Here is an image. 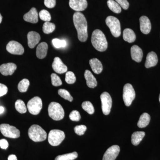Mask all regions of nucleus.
Masks as SVG:
<instances>
[{"label":"nucleus","instance_id":"ea45409f","mask_svg":"<svg viewBox=\"0 0 160 160\" xmlns=\"http://www.w3.org/2000/svg\"><path fill=\"white\" fill-rule=\"evenodd\" d=\"M123 9L126 10L129 8V3L127 0H115Z\"/></svg>","mask_w":160,"mask_h":160},{"label":"nucleus","instance_id":"2f4dec72","mask_svg":"<svg viewBox=\"0 0 160 160\" xmlns=\"http://www.w3.org/2000/svg\"><path fill=\"white\" fill-rule=\"evenodd\" d=\"M82 106L83 109L87 112L89 114H92L94 113L95 111L94 107L89 101L83 102Z\"/></svg>","mask_w":160,"mask_h":160},{"label":"nucleus","instance_id":"9d476101","mask_svg":"<svg viewBox=\"0 0 160 160\" xmlns=\"http://www.w3.org/2000/svg\"><path fill=\"white\" fill-rule=\"evenodd\" d=\"M102 108L103 113L106 115H109L112 106V99L110 94L108 92H105L100 96Z\"/></svg>","mask_w":160,"mask_h":160},{"label":"nucleus","instance_id":"a211bd4d","mask_svg":"<svg viewBox=\"0 0 160 160\" xmlns=\"http://www.w3.org/2000/svg\"><path fill=\"white\" fill-rule=\"evenodd\" d=\"M23 18L26 22L31 23H37L38 22V14L35 8H32L29 12L25 14Z\"/></svg>","mask_w":160,"mask_h":160},{"label":"nucleus","instance_id":"a19ab883","mask_svg":"<svg viewBox=\"0 0 160 160\" xmlns=\"http://www.w3.org/2000/svg\"><path fill=\"white\" fill-rule=\"evenodd\" d=\"M44 4L47 8H54L56 6V0H44Z\"/></svg>","mask_w":160,"mask_h":160},{"label":"nucleus","instance_id":"f704fd0d","mask_svg":"<svg viewBox=\"0 0 160 160\" xmlns=\"http://www.w3.org/2000/svg\"><path fill=\"white\" fill-rule=\"evenodd\" d=\"M52 45L56 48L59 49L60 48H64L66 47L67 43L64 40H60L58 38L53 39L52 40Z\"/></svg>","mask_w":160,"mask_h":160},{"label":"nucleus","instance_id":"2eb2a0df","mask_svg":"<svg viewBox=\"0 0 160 160\" xmlns=\"http://www.w3.org/2000/svg\"><path fill=\"white\" fill-rule=\"evenodd\" d=\"M139 20L141 32L144 34H149L151 29V24L149 18L143 16L140 18Z\"/></svg>","mask_w":160,"mask_h":160},{"label":"nucleus","instance_id":"c9c22d12","mask_svg":"<svg viewBox=\"0 0 160 160\" xmlns=\"http://www.w3.org/2000/svg\"><path fill=\"white\" fill-rule=\"evenodd\" d=\"M65 81L69 84H72L75 82L76 78L73 72L71 71L67 72L66 74Z\"/></svg>","mask_w":160,"mask_h":160},{"label":"nucleus","instance_id":"e433bc0d","mask_svg":"<svg viewBox=\"0 0 160 160\" xmlns=\"http://www.w3.org/2000/svg\"><path fill=\"white\" fill-rule=\"evenodd\" d=\"M52 84L54 86H61L62 84V80L55 73H52L51 75Z\"/></svg>","mask_w":160,"mask_h":160},{"label":"nucleus","instance_id":"423d86ee","mask_svg":"<svg viewBox=\"0 0 160 160\" xmlns=\"http://www.w3.org/2000/svg\"><path fill=\"white\" fill-rule=\"evenodd\" d=\"M65 138L64 132L58 129H52L49 132L48 142L52 146H59Z\"/></svg>","mask_w":160,"mask_h":160},{"label":"nucleus","instance_id":"72a5a7b5","mask_svg":"<svg viewBox=\"0 0 160 160\" xmlns=\"http://www.w3.org/2000/svg\"><path fill=\"white\" fill-rule=\"evenodd\" d=\"M39 16L41 20L46 22H49L51 19L50 13L47 10L43 9L41 10L39 13Z\"/></svg>","mask_w":160,"mask_h":160},{"label":"nucleus","instance_id":"cd10ccee","mask_svg":"<svg viewBox=\"0 0 160 160\" xmlns=\"http://www.w3.org/2000/svg\"><path fill=\"white\" fill-rule=\"evenodd\" d=\"M78 154L76 152L59 155L55 158V160H74L78 158Z\"/></svg>","mask_w":160,"mask_h":160},{"label":"nucleus","instance_id":"49530a36","mask_svg":"<svg viewBox=\"0 0 160 160\" xmlns=\"http://www.w3.org/2000/svg\"><path fill=\"white\" fill-rule=\"evenodd\" d=\"M2 15L0 13V24L2 22Z\"/></svg>","mask_w":160,"mask_h":160},{"label":"nucleus","instance_id":"dca6fc26","mask_svg":"<svg viewBox=\"0 0 160 160\" xmlns=\"http://www.w3.org/2000/svg\"><path fill=\"white\" fill-rule=\"evenodd\" d=\"M28 46L31 49H33L40 42L41 37L36 32L30 31L27 34Z\"/></svg>","mask_w":160,"mask_h":160},{"label":"nucleus","instance_id":"7c9ffc66","mask_svg":"<svg viewBox=\"0 0 160 160\" xmlns=\"http://www.w3.org/2000/svg\"><path fill=\"white\" fill-rule=\"evenodd\" d=\"M15 107L16 109L20 113H26L27 111V108H26V105L22 100H18L16 102Z\"/></svg>","mask_w":160,"mask_h":160},{"label":"nucleus","instance_id":"7ed1b4c3","mask_svg":"<svg viewBox=\"0 0 160 160\" xmlns=\"http://www.w3.org/2000/svg\"><path fill=\"white\" fill-rule=\"evenodd\" d=\"M28 135L32 141L41 142L45 141L47 138V133L41 126L37 125H32L28 130Z\"/></svg>","mask_w":160,"mask_h":160},{"label":"nucleus","instance_id":"a18cd8bd","mask_svg":"<svg viewBox=\"0 0 160 160\" xmlns=\"http://www.w3.org/2000/svg\"><path fill=\"white\" fill-rule=\"evenodd\" d=\"M5 110L4 107L3 106H0V114H2Z\"/></svg>","mask_w":160,"mask_h":160},{"label":"nucleus","instance_id":"6ab92c4d","mask_svg":"<svg viewBox=\"0 0 160 160\" xmlns=\"http://www.w3.org/2000/svg\"><path fill=\"white\" fill-rule=\"evenodd\" d=\"M131 56L133 61L140 62L143 58L142 50L138 46L134 45L131 48Z\"/></svg>","mask_w":160,"mask_h":160},{"label":"nucleus","instance_id":"c85d7f7f","mask_svg":"<svg viewBox=\"0 0 160 160\" xmlns=\"http://www.w3.org/2000/svg\"><path fill=\"white\" fill-rule=\"evenodd\" d=\"M29 81L27 79H23L20 81L18 85V89L19 91L21 92H26L29 88Z\"/></svg>","mask_w":160,"mask_h":160},{"label":"nucleus","instance_id":"5701e85b","mask_svg":"<svg viewBox=\"0 0 160 160\" xmlns=\"http://www.w3.org/2000/svg\"><path fill=\"white\" fill-rule=\"evenodd\" d=\"M89 65L92 71L96 74H100L103 70L102 63L97 58H92L89 61Z\"/></svg>","mask_w":160,"mask_h":160},{"label":"nucleus","instance_id":"f03ea898","mask_svg":"<svg viewBox=\"0 0 160 160\" xmlns=\"http://www.w3.org/2000/svg\"><path fill=\"white\" fill-rule=\"evenodd\" d=\"M91 42L98 51L104 52L108 48V42L106 36L100 29H96L92 32Z\"/></svg>","mask_w":160,"mask_h":160},{"label":"nucleus","instance_id":"4468645a","mask_svg":"<svg viewBox=\"0 0 160 160\" xmlns=\"http://www.w3.org/2000/svg\"><path fill=\"white\" fill-rule=\"evenodd\" d=\"M52 68L55 72L59 74L65 73L68 70L67 66L58 57L54 58V61L52 64Z\"/></svg>","mask_w":160,"mask_h":160},{"label":"nucleus","instance_id":"393cba45","mask_svg":"<svg viewBox=\"0 0 160 160\" xmlns=\"http://www.w3.org/2000/svg\"><path fill=\"white\" fill-rule=\"evenodd\" d=\"M145 136L143 131H137L133 132L131 136V142L134 146H138L142 140Z\"/></svg>","mask_w":160,"mask_h":160},{"label":"nucleus","instance_id":"0eeeda50","mask_svg":"<svg viewBox=\"0 0 160 160\" xmlns=\"http://www.w3.org/2000/svg\"><path fill=\"white\" fill-rule=\"evenodd\" d=\"M0 131L6 137L17 138L20 136L19 130L13 126L9 124H2L0 125Z\"/></svg>","mask_w":160,"mask_h":160},{"label":"nucleus","instance_id":"20e7f679","mask_svg":"<svg viewBox=\"0 0 160 160\" xmlns=\"http://www.w3.org/2000/svg\"><path fill=\"white\" fill-rule=\"evenodd\" d=\"M49 116L55 121L62 120L65 116V112L59 103L52 102L48 107Z\"/></svg>","mask_w":160,"mask_h":160},{"label":"nucleus","instance_id":"4c0bfd02","mask_svg":"<svg viewBox=\"0 0 160 160\" xmlns=\"http://www.w3.org/2000/svg\"><path fill=\"white\" fill-rule=\"evenodd\" d=\"M87 127L85 125H80L75 126L74 128L75 132L78 135H82L86 132Z\"/></svg>","mask_w":160,"mask_h":160},{"label":"nucleus","instance_id":"39448f33","mask_svg":"<svg viewBox=\"0 0 160 160\" xmlns=\"http://www.w3.org/2000/svg\"><path fill=\"white\" fill-rule=\"evenodd\" d=\"M106 22L113 36L118 38L121 35V24L119 20L117 18L113 16H108L106 18Z\"/></svg>","mask_w":160,"mask_h":160},{"label":"nucleus","instance_id":"b1692460","mask_svg":"<svg viewBox=\"0 0 160 160\" xmlns=\"http://www.w3.org/2000/svg\"><path fill=\"white\" fill-rule=\"evenodd\" d=\"M123 38L124 41L129 43L133 42L136 38L134 31L129 28L126 29L123 31Z\"/></svg>","mask_w":160,"mask_h":160},{"label":"nucleus","instance_id":"4be33fe9","mask_svg":"<svg viewBox=\"0 0 160 160\" xmlns=\"http://www.w3.org/2000/svg\"><path fill=\"white\" fill-rule=\"evenodd\" d=\"M48 46L45 42L40 43L36 49V55L39 59L44 58L47 55Z\"/></svg>","mask_w":160,"mask_h":160},{"label":"nucleus","instance_id":"1a4fd4ad","mask_svg":"<svg viewBox=\"0 0 160 160\" xmlns=\"http://www.w3.org/2000/svg\"><path fill=\"white\" fill-rule=\"evenodd\" d=\"M28 111L32 115H38L42 108V102L41 98L35 97L29 100L27 103Z\"/></svg>","mask_w":160,"mask_h":160},{"label":"nucleus","instance_id":"37998d69","mask_svg":"<svg viewBox=\"0 0 160 160\" xmlns=\"http://www.w3.org/2000/svg\"><path fill=\"white\" fill-rule=\"evenodd\" d=\"M8 146H9V143L7 140L5 139L0 140V147L2 149H7Z\"/></svg>","mask_w":160,"mask_h":160},{"label":"nucleus","instance_id":"f3484780","mask_svg":"<svg viewBox=\"0 0 160 160\" xmlns=\"http://www.w3.org/2000/svg\"><path fill=\"white\" fill-rule=\"evenodd\" d=\"M16 65L13 63L2 64L0 66V72L3 75H12L16 70Z\"/></svg>","mask_w":160,"mask_h":160},{"label":"nucleus","instance_id":"a878e982","mask_svg":"<svg viewBox=\"0 0 160 160\" xmlns=\"http://www.w3.org/2000/svg\"><path fill=\"white\" fill-rule=\"evenodd\" d=\"M150 121V116L148 113H143L140 117L138 123V127L140 128H145L149 123Z\"/></svg>","mask_w":160,"mask_h":160},{"label":"nucleus","instance_id":"473e14b6","mask_svg":"<svg viewBox=\"0 0 160 160\" xmlns=\"http://www.w3.org/2000/svg\"><path fill=\"white\" fill-rule=\"evenodd\" d=\"M58 93L61 97L65 99L68 100L69 102H72L73 100V98L72 97L70 93L66 89H60L58 91Z\"/></svg>","mask_w":160,"mask_h":160},{"label":"nucleus","instance_id":"f8f14e48","mask_svg":"<svg viewBox=\"0 0 160 160\" xmlns=\"http://www.w3.org/2000/svg\"><path fill=\"white\" fill-rule=\"evenodd\" d=\"M120 151V147L114 145L107 149L103 156L102 160H115Z\"/></svg>","mask_w":160,"mask_h":160},{"label":"nucleus","instance_id":"ddd939ff","mask_svg":"<svg viewBox=\"0 0 160 160\" xmlns=\"http://www.w3.org/2000/svg\"><path fill=\"white\" fill-rule=\"evenodd\" d=\"M69 5L70 8L75 11H84L88 6L86 0H69Z\"/></svg>","mask_w":160,"mask_h":160},{"label":"nucleus","instance_id":"f257e3e1","mask_svg":"<svg viewBox=\"0 0 160 160\" xmlns=\"http://www.w3.org/2000/svg\"><path fill=\"white\" fill-rule=\"evenodd\" d=\"M73 23L78 32V38L81 42H85L88 38V26L85 16L80 12H75Z\"/></svg>","mask_w":160,"mask_h":160},{"label":"nucleus","instance_id":"79ce46f5","mask_svg":"<svg viewBox=\"0 0 160 160\" xmlns=\"http://www.w3.org/2000/svg\"><path fill=\"white\" fill-rule=\"evenodd\" d=\"M8 92V88L6 85L0 83V97L5 95Z\"/></svg>","mask_w":160,"mask_h":160},{"label":"nucleus","instance_id":"c756f323","mask_svg":"<svg viewBox=\"0 0 160 160\" xmlns=\"http://www.w3.org/2000/svg\"><path fill=\"white\" fill-rule=\"evenodd\" d=\"M55 28V25L53 23L49 22H46L43 26V31L46 34H49L54 31Z\"/></svg>","mask_w":160,"mask_h":160},{"label":"nucleus","instance_id":"de8ad7c7","mask_svg":"<svg viewBox=\"0 0 160 160\" xmlns=\"http://www.w3.org/2000/svg\"><path fill=\"white\" fill-rule=\"evenodd\" d=\"M159 102H160V95H159Z\"/></svg>","mask_w":160,"mask_h":160},{"label":"nucleus","instance_id":"6e6552de","mask_svg":"<svg viewBox=\"0 0 160 160\" xmlns=\"http://www.w3.org/2000/svg\"><path fill=\"white\" fill-rule=\"evenodd\" d=\"M135 92L131 84H126L123 88V99L126 106L131 105L132 101L135 98Z\"/></svg>","mask_w":160,"mask_h":160},{"label":"nucleus","instance_id":"58836bf2","mask_svg":"<svg viewBox=\"0 0 160 160\" xmlns=\"http://www.w3.org/2000/svg\"><path fill=\"white\" fill-rule=\"evenodd\" d=\"M69 117L70 120L75 122H78L81 118L79 112L77 110H73L69 114Z\"/></svg>","mask_w":160,"mask_h":160},{"label":"nucleus","instance_id":"bb28decb","mask_svg":"<svg viewBox=\"0 0 160 160\" xmlns=\"http://www.w3.org/2000/svg\"><path fill=\"white\" fill-rule=\"evenodd\" d=\"M107 5L109 9L114 13H119L122 12L121 6L114 0H108Z\"/></svg>","mask_w":160,"mask_h":160},{"label":"nucleus","instance_id":"c03bdc74","mask_svg":"<svg viewBox=\"0 0 160 160\" xmlns=\"http://www.w3.org/2000/svg\"><path fill=\"white\" fill-rule=\"evenodd\" d=\"M8 160H18V159L15 155L12 154L8 157Z\"/></svg>","mask_w":160,"mask_h":160},{"label":"nucleus","instance_id":"412c9836","mask_svg":"<svg viewBox=\"0 0 160 160\" xmlns=\"http://www.w3.org/2000/svg\"><path fill=\"white\" fill-rule=\"evenodd\" d=\"M87 86L90 88H94L97 86V81L89 70H86L84 74Z\"/></svg>","mask_w":160,"mask_h":160},{"label":"nucleus","instance_id":"aec40b11","mask_svg":"<svg viewBox=\"0 0 160 160\" xmlns=\"http://www.w3.org/2000/svg\"><path fill=\"white\" fill-rule=\"evenodd\" d=\"M158 62V58L156 53L154 52H149L146 57L145 67L149 68L156 66Z\"/></svg>","mask_w":160,"mask_h":160},{"label":"nucleus","instance_id":"9b49d317","mask_svg":"<svg viewBox=\"0 0 160 160\" xmlns=\"http://www.w3.org/2000/svg\"><path fill=\"white\" fill-rule=\"evenodd\" d=\"M6 49L8 52L12 54L22 55L24 52V47L16 41L9 42L6 46Z\"/></svg>","mask_w":160,"mask_h":160}]
</instances>
